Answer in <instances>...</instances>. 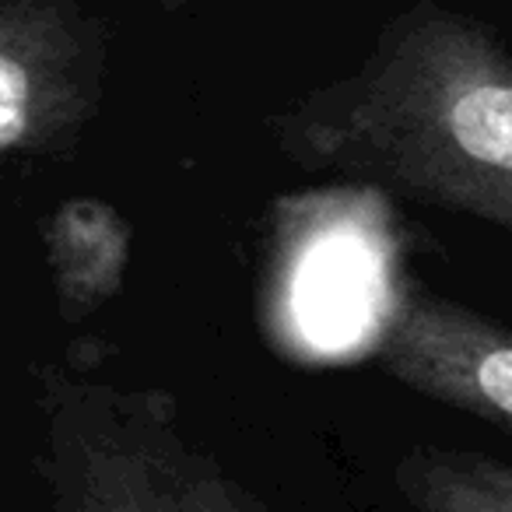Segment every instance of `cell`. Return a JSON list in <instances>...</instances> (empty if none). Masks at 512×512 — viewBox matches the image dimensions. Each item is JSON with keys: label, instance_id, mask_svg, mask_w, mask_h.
I'll return each instance as SVG.
<instances>
[{"label": "cell", "instance_id": "1", "mask_svg": "<svg viewBox=\"0 0 512 512\" xmlns=\"http://www.w3.org/2000/svg\"><path fill=\"white\" fill-rule=\"evenodd\" d=\"M264 127L299 172L512 235V39L488 18L414 0L355 67L281 102Z\"/></svg>", "mask_w": 512, "mask_h": 512}, {"label": "cell", "instance_id": "2", "mask_svg": "<svg viewBox=\"0 0 512 512\" xmlns=\"http://www.w3.org/2000/svg\"><path fill=\"white\" fill-rule=\"evenodd\" d=\"M29 386L46 512H271L165 386L106 379L78 358H43Z\"/></svg>", "mask_w": 512, "mask_h": 512}, {"label": "cell", "instance_id": "3", "mask_svg": "<svg viewBox=\"0 0 512 512\" xmlns=\"http://www.w3.org/2000/svg\"><path fill=\"white\" fill-rule=\"evenodd\" d=\"M113 32L88 0H0V155L67 162L99 120Z\"/></svg>", "mask_w": 512, "mask_h": 512}, {"label": "cell", "instance_id": "4", "mask_svg": "<svg viewBox=\"0 0 512 512\" xmlns=\"http://www.w3.org/2000/svg\"><path fill=\"white\" fill-rule=\"evenodd\" d=\"M369 358L404 390L512 435V327L442 292L400 281Z\"/></svg>", "mask_w": 512, "mask_h": 512}, {"label": "cell", "instance_id": "5", "mask_svg": "<svg viewBox=\"0 0 512 512\" xmlns=\"http://www.w3.org/2000/svg\"><path fill=\"white\" fill-rule=\"evenodd\" d=\"M39 246L64 323L120 299L134 260V225L102 197H67L39 218Z\"/></svg>", "mask_w": 512, "mask_h": 512}, {"label": "cell", "instance_id": "6", "mask_svg": "<svg viewBox=\"0 0 512 512\" xmlns=\"http://www.w3.org/2000/svg\"><path fill=\"white\" fill-rule=\"evenodd\" d=\"M390 481L411 512H512V463L484 449L411 442Z\"/></svg>", "mask_w": 512, "mask_h": 512}]
</instances>
